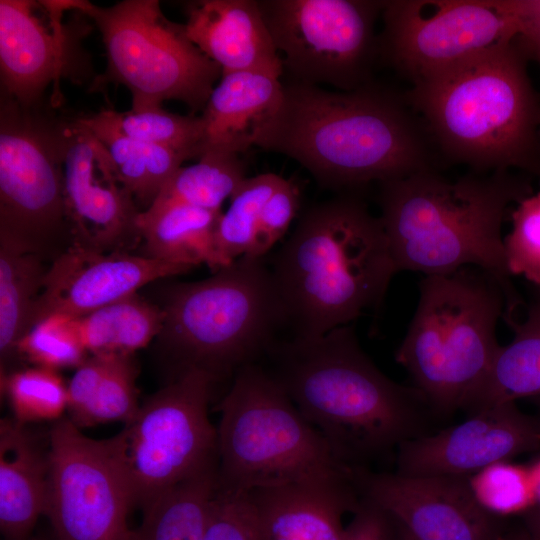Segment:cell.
I'll return each mask as SVG.
<instances>
[{
    "label": "cell",
    "instance_id": "6da1fadb",
    "mask_svg": "<svg viewBox=\"0 0 540 540\" xmlns=\"http://www.w3.org/2000/svg\"><path fill=\"white\" fill-rule=\"evenodd\" d=\"M411 111L373 82L333 92L292 81L255 146L294 159L325 188L355 192L435 169L433 145Z\"/></svg>",
    "mask_w": 540,
    "mask_h": 540
},
{
    "label": "cell",
    "instance_id": "7a4b0ae2",
    "mask_svg": "<svg viewBox=\"0 0 540 540\" xmlns=\"http://www.w3.org/2000/svg\"><path fill=\"white\" fill-rule=\"evenodd\" d=\"M531 178L512 171L470 172L451 181L436 169L380 183V219L398 271L442 275L477 267L507 300L506 323L524 300L509 273L502 227L511 204L533 194Z\"/></svg>",
    "mask_w": 540,
    "mask_h": 540
},
{
    "label": "cell",
    "instance_id": "3957f363",
    "mask_svg": "<svg viewBox=\"0 0 540 540\" xmlns=\"http://www.w3.org/2000/svg\"><path fill=\"white\" fill-rule=\"evenodd\" d=\"M270 270L285 327L301 339L377 309L397 272L380 217L356 192L310 207Z\"/></svg>",
    "mask_w": 540,
    "mask_h": 540
},
{
    "label": "cell",
    "instance_id": "277c9868",
    "mask_svg": "<svg viewBox=\"0 0 540 540\" xmlns=\"http://www.w3.org/2000/svg\"><path fill=\"white\" fill-rule=\"evenodd\" d=\"M518 35L403 97L446 160L477 173L518 170L540 183V96Z\"/></svg>",
    "mask_w": 540,
    "mask_h": 540
},
{
    "label": "cell",
    "instance_id": "5b68a950",
    "mask_svg": "<svg viewBox=\"0 0 540 540\" xmlns=\"http://www.w3.org/2000/svg\"><path fill=\"white\" fill-rule=\"evenodd\" d=\"M264 358L269 367H263L343 464L362 467L413 438L424 397L384 375L350 324L316 338L277 341Z\"/></svg>",
    "mask_w": 540,
    "mask_h": 540
},
{
    "label": "cell",
    "instance_id": "8992f818",
    "mask_svg": "<svg viewBox=\"0 0 540 540\" xmlns=\"http://www.w3.org/2000/svg\"><path fill=\"white\" fill-rule=\"evenodd\" d=\"M247 255L211 277L170 286L157 338L175 375L200 370L214 381L259 363L285 327L270 266Z\"/></svg>",
    "mask_w": 540,
    "mask_h": 540
},
{
    "label": "cell",
    "instance_id": "52a82bcc",
    "mask_svg": "<svg viewBox=\"0 0 540 540\" xmlns=\"http://www.w3.org/2000/svg\"><path fill=\"white\" fill-rule=\"evenodd\" d=\"M506 312L500 283L480 268L425 275L396 361L430 405L466 408L501 347L496 327Z\"/></svg>",
    "mask_w": 540,
    "mask_h": 540
},
{
    "label": "cell",
    "instance_id": "ba28073f",
    "mask_svg": "<svg viewBox=\"0 0 540 540\" xmlns=\"http://www.w3.org/2000/svg\"><path fill=\"white\" fill-rule=\"evenodd\" d=\"M217 409L218 488L250 493L352 475L261 363L235 374Z\"/></svg>",
    "mask_w": 540,
    "mask_h": 540
},
{
    "label": "cell",
    "instance_id": "9c48e42d",
    "mask_svg": "<svg viewBox=\"0 0 540 540\" xmlns=\"http://www.w3.org/2000/svg\"><path fill=\"white\" fill-rule=\"evenodd\" d=\"M66 6L95 23L106 50V69L90 90L125 86L133 112L161 109L168 100L183 102L192 114L203 111L222 69L187 37L184 24L163 14L158 0H124L109 7L66 0Z\"/></svg>",
    "mask_w": 540,
    "mask_h": 540
},
{
    "label": "cell",
    "instance_id": "30bf717a",
    "mask_svg": "<svg viewBox=\"0 0 540 540\" xmlns=\"http://www.w3.org/2000/svg\"><path fill=\"white\" fill-rule=\"evenodd\" d=\"M215 383L189 370L147 398L109 438L142 510L172 487L217 469V430L208 407Z\"/></svg>",
    "mask_w": 540,
    "mask_h": 540
},
{
    "label": "cell",
    "instance_id": "8fae6325",
    "mask_svg": "<svg viewBox=\"0 0 540 540\" xmlns=\"http://www.w3.org/2000/svg\"><path fill=\"white\" fill-rule=\"evenodd\" d=\"M380 57L412 85L516 37L522 0H392L382 10Z\"/></svg>",
    "mask_w": 540,
    "mask_h": 540
},
{
    "label": "cell",
    "instance_id": "7c38bea8",
    "mask_svg": "<svg viewBox=\"0 0 540 540\" xmlns=\"http://www.w3.org/2000/svg\"><path fill=\"white\" fill-rule=\"evenodd\" d=\"M260 11L293 81L353 91L372 83L385 1L262 0ZM281 57V56H280Z\"/></svg>",
    "mask_w": 540,
    "mask_h": 540
},
{
    "label": "cell",
    "instance_id": "4fadbf2b",
    "mask_svg": "<svg viewBox=\"0 0 540 540\" xmlns=\"http://www.w3.org/2000/svg\"><path fill=\"white\" fill-rule=\"evenodd\" d=\"M1 95L0 232L43 256L67 228L63 120Z\"/></svg>",
    "mask_w": 540,
    "mask_h": 540
},
{
    "label": "cell",
    "instance_id": "5bb4252c",
    "mask_svg": "<svg viewBox=\"0 0 540 540\" xmlns=\"http://www.w3.org/2000/svg\"><path fill=\"white\" fill-rule=\"evenodd\" d=\"M48 454L45 515L55 540H131L133 498L110 440L91 439L63 417L50 429Z\"/></svg>",
    "mask_w": 540,
    "mask_h": 540
},
{
    "label": "cell",
    "instance_id": "9a60e30c",
    "mask_svg": "<svg viewBox=\"0 0 540 540\" xmlns=\"http://www.w3.org/2000/svg\"><path fill=\"white\" fill-rule=\"evenodd\" d=\"M65 212L71 244L128 251L142 241L139 207L102 143L77 119L63 120Z\"/></svg>",
    "mask_w": 540,
    "mask_h": 540
},
{
    "label": "cell",
    "instance_id": "2e32d148",
    "mask_svg": "<svg viewBox=\"0 0 540 540\" xmlns=\"http://www.w3.org/2000/svg\"><path fill=\"white\" fill-rule=\"evenodd\" d=\"M362 499L376 505L413 540H499L496 516L476 501L465 477L376 473L352 467Z\"/></svg>",
    "mask_w": 540,
    "mask_h": 540
},
{
    "label": "cell",
    "instance_id": "e0dca14e",
    "mask_svg": "<svg viewBox=\"0 0 540 540\" xmlns=\"http://www.w3.org/2000/svg\"><path fill=\"white\" fill-rule=\"evenodd\" d=\"M473 413L464 422L437 434L401 443L397 472L466 478L492 464L540 448L537 418L520 411L515 402Z\"/></svg>",
    "mask_w": 540,
    "mask_h": 540
},
{
    "label": "cell",
    "instance_id": "ac0fdd59",
    "mask_svg": "<svg viewBox=\"0 0 540 540\" xmlns=\"http://www.w3.org/2000/svg\"><path fill=\"white\" fill-rule=\"evenodd\" d=\"M190 270L142 254L100 252L71 244L47 269L30 328L53 314L84 316L136 294L152 281Z\"/></svg>",
    "mask_w": 540,
    "mask_h": 540
},
{
    "label": "cell",
    "instance_id": "d6986e66",
    "mask_svg": "<svg viewBox=\"0 0 540 540\" xmlns=\"http://www.w3.org/2000/svg\"><path fill=\"white\" fill-rule=\"evenodd\" d=\"M0 1L1 95L21 106L39 105L46 88L68 75L72 55L79 52L62 23L64 0Z\"/></svg>",
    "mask_w": 540,
    "mask_h": 540
},
{
    "label": "cell",
    "instance_id": "ffe728a7",
    "mask_svg": "<svg viewBox=\"0 0 540 540\" xmlns=\"http://www.w3.org/2000/svg\"><path fill=\"white\" fill-rule=\"evenodd\" d=\"M249 496L263 540H345L343 516L361 502L352 476L265 487Z\"/></svg>",
    "mask_w": 540,
    "mask_h": 540
},
{
    "label": "cell",
    "instance_id": "44dd1931",
    "mask_svg": "<svg viewBox=\"0 0 540 540\" xmlns=\"http://www.w3.org/2000/svg\"><path fill=\"white\" fill-rule=\"evenodd\" d=\"M187 37L222 69L280 77L281 57L256 0H199L185 7Z\"/></svg>",
    "mask_w": 540,
    "mask_h": 540
},
{
    "label": "cell",
    "instance_id": "7402d4cb",
    "mask_svg": "<svg viewBox=\"0 0 540 540\" xmlns=\"http://www.w3.org/2000/svg\"><path fill=\"white\" fill-rule=\"evenodd\" d=\"M279 78L261 72L222 75L200 115L201 156L211 150L239 155L255 145L280 105L283 84Z\"/></svg>",
    "mask_w": 540,
    "mask_h": 540
},
{
    "label": "cell",
    "instance_id": "603a6c76",
    "mask_svg": "<svg viewBox=\"0 0 540 540\" xmlns=\"http://www.w3.org/2000/svg\"><path fill=\"white\" fill-rule=\"evenodd\" d=\"M49 454L26 424L0 421V530L5 540H26L45 515Z\"/></svg>",
    "mask_w": 540,
    "mask_h": 540
},
{
    "label": "cell",
    "instance_id": "cb8c5ba5",
    "mask_svg": "<svg viewBox=\"0 0 540 540\" xmlns=\"http://www.w3.org/2000/svg\"><path fill=\"white\" fill-rule=\"evenodd\" d=\"M531 287L526 316L508 324L513 339L500 347L484 381L467 404L471 412L540 396V287Z\"/></svg>",
    "mask_w": 540,
    "mask_h": 540
},
{
    "label": "cell",
    "instance_id": "d4e9b609",
    "mask_svg": "<svg viewBox=\"0 0 540 540\" xmlns=\"http://www.w3.org/2000/svg\"><path fill=\"white\" fill-rule=\"evenodd\" d=\"M102 143L120 182L137 206L147 210L186 158L165 147L130 138L117 127L113 109L76 116Z\"/></svg>",
    "mask_w": 540,
    "mask_h": 540
},
{
    "label": "cell",
    "instance_id": "484cf974",
    "mask_svg": "<svg viewBox=\"0 0 540 540\" xmlns=\"http://www.w3.org/2000/svg\"><path fill=\"white\" fill-rule=\"evenodd\" d=\"M221 214L186 204L140 212L142 255L189 269L206 264L216 271L214 236Z\"/></svg>",
    "mask_w": 540,
    "mask_h": 540
},
{
    "label": "cell",
    "instance_id": "4316f807",
    "mask_svg": "<svg viewBox=\"0 0 540 540\" xmlns=\"http://www.w3.org/2000/svg\"><path fill=\"white\" fill-rule=\"evenodd\" d=\"M47 269L42 255L0 232L1 373L30 329L31 313Z\"/></svg>",
    "mask_w": 540,
    "mask_h": 540
},
{
    "label": "cell",
    "instance_id": "83f0119b",
    "mask_svg": "<svg viewBox=\"0 0 540 540\" xmlns=\"http://www.w3.org/2000/svg\"><path fill=\"white\" fill-rule=\"evenodd\" d=\"M163 320L161 306L137 293L75 318L90 355H134L158 336Z\"/></svg>",
    "mask_w": 540,
    "mask_h": 540
},
{
    "label": "cell",
    "instance_id": "f1b7e54d",
    "mask_svg": "<svg viewBox=\"0 0 540 540\" xmlns=\"http://www.w3.org/2000/svg\"><path fill=\"white\" fill-rule=\"evenodd\" d=\"M216 489L214 469L165 491L142 510L131 540H204Z\"/></svg>",
    "mask_w": 540,
    "mask_h": 540
},
{
    "label": "cell",
    "instance_id": "f546056e",
    "mask_svg": "<svg viewBox=\"0 0 540 540\" xmlns=\"http://www.w3.org/2000/svg\"><path fill=\"white\" fill-rule=\"evenodd\" d=\"M246 178L238 154L207 151L197 163L181 166L147 210L186 204L221 213L224 201L231 199Z\"/></svg>",
    "mask_w": 540,
    "mask_h": 540
},
{
    "label": "cell",
    "instance_id": "4dcf8cb0",
    "mask_svg": "<svg viewBox=\"0 0 540 540\" xmlns=\"http://www.w3.org/2000/svg\"><path fill=\"white\" fill-rule=\"evenodd\" d=\"M282 180L274 173L246 178L231 197L229 208L221 214L215 230L217 270L248 254L262 209Z\"/></svg>",
    "mask_w": 540,
    "mask_h": 540
},
{
    "label": "cell",
    "instance_id": "1f68e13d",
    "mask_svg": "<svg viewBox=\"0 0 540 540\" xmlns=\"http://www.w3.org/2000/svg\"><path fill=\"white\" fill-rule=\"evenodd\" d=\"M13 418L22 423L63 418L68 407L67 384L58 371L36 367L10 371L1 376Z\"/></svg>",
    "mask_w": 540,
    "mask_h": 540
},
{
    "label": "cell",
    "instance_id": "d6a6232c",
    "mask_svg": "<svg viewBox=\"0 0 540 540\" xmlns=\"http://www.w3.org/2000/svg\"><path fill=\"white\" fill-rule=\"evenodd\" d=\"M113 118L126 136L171 149L186 160L201 157L203 126L200 116L179 115L163 108L145 112H117Z\"/></svg>",
    "mask_w": 540,
    "mask_h": 540
},
{
    "label": "cell",
    "instance_id": "836d02e7",
    "mask_svg": "<svg viewBox=\"0 0 540 540\" xmlns=\"http://www.w3.org/2000/svg\"><path fill=\"white\" fill-rule=\"evenodd\" d=\"M17 354L36 367L78 368L88 357L75 318L53 314L34 324L17 344Z\"/></svg>",
    "mask_w": 540,
    "mask_h": 540
},
{
    "label": "cell",
    "instance_id": "e575fe53",
    "mask_svg": "<svg viewBox=\"0 0 540 540\" xmlns=\"http://www.w3.org/2000/svg\"><path fill=\"white\" fill-rule=\"evenodd\" d=\"M468 483L480 506L496 517L526 514L537 506L528 465L500 461L470 476Z\"/></svg>",
    "mask_w": 540,
    "mask_h": 540
},
{
    "label": "cell",
    "instance_id": "d590c367",
    "mask_svg": "<svg viewBox=\"0 0 540 540\" xmlns=\"http://www.w3.org/2000/svg\"><path fill=\"white\" fill-rule=\"evenodd\" d=\"M137 366L133 355H113L78 428L131 420L138 412Z\"/></svg>",
    "mask_w": 540,
    "mask_h": 540
},
{
    "label": "cell",
    "instance_id": "8d00e7d4",
    "mask_svg": "<svg viewBox=\"0 0 540 540\" xmlns=\"http://www.w3.org/2000/svg\"><path fill=\"white\" fill-rule=\"evenodd\" d=\"M516 205L512 229L504 237L507 267L512 277L522 276L531 286L540 287V192Z\"/></svg>",
    "mask_w": 540,
    "mask_h": 540
},
{
    "label": "cell",
    "instance_id": "74e56055",
    "mask_svg": "<svg viewBox=\"0 0 540 540\" xmlns=\"http://www.w3.org/2000/svg\"><path fill=\"white\" fill-rule=\"evenodd\" d=\"M204 540H263L249 493L217 487Z\"/></svg>",
    "mask_w": 540,
    "mask_h": 540
},
{
    "label": "cell",
    "instance_id": "f35d334b",
    "mask_svg": "<svg viewBox=\"0 0 540 540\" xmlns=\"http://www.w3.org/2000/svg\"><path fill=\"white\" fill-rule=\"evenodd\" d=\"M298 206V188L291 181L283 179L262 209L254 243L246 255L254 258L265 257L286 233Z\"/></svg>",
    "mask_w": 540,
    "mask_h": 540
},
{
    "label": "cell",
    "instance_id": "ab89813d",
    "mask_svg": "<svg viewBox=\"0 0 540 540\" xmlns=\"http://www.w3.org/2000/svg\"><path fill=\"white\" fill-rule=\"evenodd\" d=\"M390 519L379 507L361 498L346 526L345 540H390Z\"/></svg>",
    "mask_w": 540,
    "mask_h": 540
},
{
    "label": "cell",
    "instance_id": "60d3db41",
    "mask_svg": "<svg viewBox=\"0 0 540 540\" xmlns=\"http://www.w3.org/2000/svg\"><path fill=\"white\" fill-rule=\"evenodd\" d=\"M518 37L529 60L540 65V18L527 16Z\"/></svg>",
    "mask_w": 540,
    "mask_h": 540
},
{
    "label": "cell",
    "instance_id": "b9f144b4",
    "mask_svg": "<svg viewBox=\"0 0 540 540\" xmlns=\"http://www.w3.org/2000/svg\"><path fill=\"white\" fill-rule=\"evenodd\" d=\"M526 530L533 540H540V506L524 514Z\"/></svg>",
    "mask_w": 540,
    "mask_h": 540
},
{
    "label": "cell",
    "instance_id": "7bdbcfd3",
    "mask_svg": "<svg viewBox=\"0 0 540 540\" xmlns=\"http://www.w3.org/2000/svg\"><path fill=\"white\" fill-rule=\"evenodd\" d=\"M529 473L536 497L537 506H540V456L528 465Z\"/></svg>",
    "mask_w": 540,
    "mask_h": 540
},
{
    "label": "cell",
    "instance_id": "ee69618b",
    "mask_svg": "<svg viewBox=\"0 0 540 540\" xmlns=\"http://www.w3.org/2000/svg\"><path fill=\"white\" fill-rule=\"evenodd\" d=\"M523 8L526 16L540 18V0H523Z\"/></svg>",
    "mask_w": 540,
    "mask_h": 540
},
{
    "label": "cell",
    "instance_id": "f6af8a7d",
    "mask_svg": "<svg viewBox=\"0 0 540 540\" xmlns=\"http://www.w3.org/2000/svg\"><path fill=\"white\" fill-rule=\"evenodd\" d=\"M499 540H533L527 530L502 535Z\"/></svg>",
    "mask_w": 540,
    "mask_h": 540
},
{
    "label": "cell",
    "instance_id": "bcb514c9",
    "mask_svg": "<svg viewBox=\"0 0 540 540\" xmlns=\"http://www.w3.org/2000/svg\"><path fill=\"white\" fill-rule=\"evenodd\" d=\"M400 540H413L404 530L401 529Z\"/></svg>",
    "mask_w": 540,
    "mask_h": 540
},
{
    "label": "cell",
    "instance_id": "7dc6e473",
    "mask_svg": "<svg viewBox=\"0 0 540 540\" xmlns=\"http://www.w3.org/2000/svg\"><path fill=\"white\" fill-rule=\"evenodd\" d=\"M536 402L538 404V407H539V413H540V396L539 397H536ZM538 420V423H539V426H540V416L537 418Z\"/></svg>",
    "mask_w": 540,
    "mask_h": 540
},
{
    "label": "cell",
    "instance_id": "c3c4849f",
    "mask_svg": "<svg viewBox=\"0 0 540 540\" xmlns=\"http://www.w3.org/2000/svg\"><path fill=\"white\" fill-rule=\"evenodd\" d=\"M26 540H48V539H43V538H36V537H29L28 539ZM52 540H55V538H53Z\"/></svg>",
    "mask_w": 540,
    "mask_h": 540
}]
</instances>
